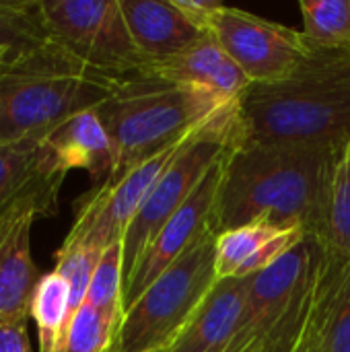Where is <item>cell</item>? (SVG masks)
<instances>
[{
	"mask_svg": "<svg viewBox=\"0 0 350 352\" xmlns=\"http://www.w3.org/2000/svg\"><path fill=\"white\" fill-rule=\"evenodd\" d=\"M347 151L241 142L227 155L212 231L266 223L324 243L336 167Z\"/></svg>",
	"mask_w": 350,
	"mask_h": 352,
	"instance_id": "obj_1",
	"label": "cell"
},
{
	"mask_svg": "<svg viewBox=\"0 0 350 352\" xmlns=\"http://www.w3.org/2000/svg\"><path fill=\"white\" fill-rule=\"evenodd\" d=\"M243 142L347 151L350 144V52L309 54L285 80L250 85L239 99Z\"/></svg>",
	"mask_w": 350,
	"mask_h": 352,
	"instance_id": "obj_2",
	"label": "cell"
},
{
	"mask_svg": "<svg viewBox=\"0 0 350 352\" xmlns=\"http://www.w3.org/2000/svg\"><path fill=\"white\" fill-rule=\"evenodd\" d=\"M116 85L52 37L10 56L0 68V142L45 138L72 116L97 109Z\"/></svg>",
	"mask_w": 350,
	"mask_h": 352,
	"instance_id": "obj_3",
	"label": "cell"
},
{
	"mask_svg": "<svg viewBox=\"0 0 350 352\" xmlns=\"http://www.w3.org/2000/svg\"><path fill=\"white\" fill-rule=\"evenodd\" d=\"M229 103L233 101H225L210 91L151 74L120 78L113 93L97 107L118 155L109 182L186 140Z\"/></svg>",
	"mask_w": 350,
	"mask_h": 352,
	"instance_id": "obj_4",
	"label": "cell"
},
{
	"mask_svg": "<svg viewBox=\"0 0 350 352\" xmlns=\"http://www.w3.org/2000/svg\"><path fill=\"white\" fill-rule=\"evenodd\" d=\"M330 250L303 237L285 258L250 276L248 297L225 352H297L324 295Z\"/></svg>",
	"mask_w": 350,
	"mask_h": 352,
	"instance_id": "obj_5",
	"label": "cell"
},
{
	"mask_svg": "<svg viewBox=\"0 0 350 352\" xmlns=\"http://www.w3.org/2000/svg\"><path fill=\"white\" fill-rule=\"evenodd\" d=\"M215 248L217 233H208L171 268H167L124 311L109 352L169 349L219 280Z\"/></svg>",
	"mask_w": 350,
	"mask_h": 352,
	"instance_id": "obj_6",
	"label": "cell"
},
{
	"mask_svg": "<svg viewBox=\"0 0 350 352\" xmlns=\"http://www.w3.org/2000/svg\"><path fill=\"white\" fill-rule=\"evenodd\" d=\"M64 177L47 165L0 204V324L29 320L31 297L41 278L31 256V227L56 212Z\"/></svg>",
	"mask_w": 350,
	"mask_h": 352,
	"instance_id": "obj_7",
	"label": "cell"
},
{
	"mask_svg": "<svg viewBox=\"0 0 350 352\" xmlns=\"http://www.w3.org/2000/svg\"><path fill=\"white\" fill-rule=\"evenodd\" d=\"M41 4L50 37L91 70L120 80L144 66L120 0H41Z\"/></svg>",
	"mask_w": 350,
	"mask_h": 352,
	"instance_id": "obj_8",
	"label": "cell"
},
{
	"mask_svg": "<svg viewBox=\"0 0 350 352\" xmlns=\"http://www.w3.org/2000/svg\"><path fill=\"white\" fill-rule=\"evenodd\" d=\"M208 31L252 85L285 80L309 54L303 31L233 6H225Z\"/></svg>",
	"mask_w": 350,
	"mask_h": 352,
	"instance_id": "obj_9",
	"label": "cell"
},
{
	"mask_svg": "<svg viewBox=\"0 0 350 352\" xmlns=\"http://www.w3.org/2000/svg\"><path fill=\"white\" fill-rule=\"evenodd\" d=\"M188 138L136 165L120 179H111L85 194L76 206V217L66 239L95 248L99 252H105L109 245L120 243L144 198L149 196L161 173L184 148Z\"/></svg>",
	"mask_w": 350,
	"mask_h": 352,
	"instance_id": "obj_10",
	"label": "cell"
},
{
	"mask_svg": "<svg viewBox=\"0 0 350 352\" xmlns=\"http://www.w3.org/2000/svg\"><path fill=\"white\" fill-rule=\"evenodd\" d=\"M237 146V144H235ZM231 151V148H229ZM229 151L208 169L192 196L177 208V212L161 227L155 239L149 243L132 274L124 285V311L184 254H188L202 237L212 231V219L217 200L221 194L225 165Z\"/></svg>",
	"mask_w": 350,
	"mask_h": 352,
	"instance_id": "obj_11",
	"label": "cell"
},
{
	"mask_svg": "<svg viewBox=\"0 0 350 352\" xmlns=\"http://www.w3.org/2000/svg\"><path fill=\"white\" fill-rule=\"evenodd\" d=\"M138 74L204 89L225 101H239L252 85L210 31L173 56L146 62Z\"/></svg>",
	"mask_w": 350,
	"mask_h": 352,
	"instance_id": "obj_12",
	"label": "cell"
},
{
	"mask_svg": "<svg viewBox=\"0 0 350 352\" xmlns=\"http://www.w3.org/2000/svg\"><path fill=\"white\" fill-rule=\"evenodd\" d=\"M43 148L60 173L83 169L95 182V188L109 182L118 165L116 146L97 109L80 111L60 124L45 136Z\"/></svg>",
	"mask_w": 350,
	"mask_h": 352,
	"instance_id": "obj_13",
	"label": "cell"
},
{
	"mask_svg": "<svg viewBox=\"0 0 350 352\" xmlns=\"http://www.w3.org/2000/svg\"><path fill=\"white\" fill-rule=\"evenodd\" d=\"M248 278H221L177 334L169 352H225L241 318Z\"/></svg>",
	"mask_w": 350,
	"mask_h": 352,
	"instance_id": "obj_14",
	"label": "cell"
},
{
	"mask_svg": "<svg viewBox=\"0 0 350 352\" xmlns=\"http://www.w3.org/2000/svg\"><path fill=\"white\" fill-rule=\"evenodd\" d=\"M120 6L144 64L182 52L206 33L173 0H120Z\"/></svg>",
	"mask_w": 350,
	"mask_h": 352,
	"instance_id": "obj_15",
	"label": "cell"
},
{
	"mask_svg": "<svg viewBox=\"0 0 350 352\" xmlns=\"http://www.w3.org/2000/svg\"><path fill=\"white\" fill-rule=\"evenodd\" d=\"M29 318L37 328L39 352H58L70 314V287L56 270L41 274L29 305Z\"/></svg>",
	"mask_w": 350,
	"mask_h": 352,
	"instance_id": "obj_16",
	"label": "cell"
},
{
	"mask_svg": "<svg viewBox=\"0 0 350 352\" xmlns=\"http://www.w3.org/2000/svg\"><path fill=\"white\" fill-rule=\"evenodd\" d=\"M320 336L324 352H350V262L332 252L322 301Z\"/></svg>",
	"mask_w": 350,
	"mask_h": 352,
	"instance_id": "obj_17",
	"label": "cell"
},
{
	"mask_svg": "<svg viewBox=\"0 0 350 352\" xmlns=\"http://www.w3.org/2000/svg\"><path fill=\"white\" fill-rule=\"evenodd\" d=\"M299 8L311 47L350 52V0H301Z\"/></svg>",
	"mask_w": 350,
	"mask_h": 352,
	"instance_id": "obj_18",
	"label": "cell"
},
{
	"mask_svg": "<svg viewBox=\"0 0 350 352\" xmlns=\"http://www.w3.org/2000/svg\"><path fill=\"white\" fill-rule=\"evenodd\" d=\"M47 39L41 0H0V47L8 58Z\"/></svg>",
	"mask_w": 350,
	"mask_h": 352,
	"instance_id": "obj_19",
	"label": "cell"
},
{
	"mask_svg": "<svg viewBox=\"0 0 350 352\" xmlns=\"http://www.w3.org/2000/svg\"><path fill=\"white\" fill-rule=\"evenodd\" d=\"M43 140L45 138H27L10 144L0 142V204L23 190L35 173L52 165Z\"/></svg>",
	"mask_w": 350,
	"mask_h": 352,
	"instance_id": "obj_20",
	"label": "cell"
},
{
	"mask_svg": "<svg viewBox=\"0 0 350 352\" xmlns=\"http://www.w3.org/2000/svg\"><path fill=\"white\" fill-rule=\"evenodd\" d=\"M285 229H276L266 223H254L245 227H237L217 235L215 248V264L217 278H235L239 268L276 233Z\"/></svg>",
	"mask_w": 350,
	"mask_h": 352,
	"instance_id": "obj_21",
	"label": "cell"
},
{
	"mask_svg": "<svg viewBox=\"0 0 350 352\" xmlns=\"http://www.w3.org/2000/svg\"><path fill=\"white\" fill-rule=\"evenodd\" d=\"M89 305H93L95 309H99L101 314L120 320L124 318V250H122V241L109 245L89 285V293H87V301Z\"/></svg>",
	"mask_w": 350,
	"mask_h": 352,
	"instance_id": "obj_22",
	"label": "cell"
},
{
	"mask_svg": "<svg viewBox=\"0 0 350 352\" xmlns=\"http://www.w3.org/2000/svg\"><path fill=\"white\" fill-rule=\"evenodd\" d=\"M120 320L85 303L68 322L58 352H109Z\"/></svg>",
	"mask_w": 350,
	"mask_h": 352,
	"instance_id": "obj_23",
	"label": "cell"
},
{
	"mask_svg": "<svg viewBox=\"0 0 350 352\" xmlns=\"http://www.w3.org/2000/svg\"><path fill=\"white\" fill-rule=\"evenodd\" d=\"M324 245L338 258L350 262V157L344 153L334 175Z\"/></svg>",
	"mask_w": 350,
	"mask_h": 352,
	"instance_id": "obj_24",
	"label": "cell"
},
{
	"mask_svg": "<svg viewBox=\"0 0 350 352\" xmlns=\"http://www.w3.org/2000/svg\"><path fill=\"white\" fill-rule=\"evenodd\" d=\"M103 252L74 243L64 239L60 250L56 252V266L54 270L64 276V280L70 287V314L74 316L87 301L89 285L93 278V272L101 260Z\"/></svg>",
	"mask_w": 350,
	"mask_h": 352,
	"instance_id": "obj_25",
	"label": "cell"
},
{
	"mask_svg": "<svg viewBox=\"0 0 350 352\" xmlns=\"http://www.w3.org/2000/svg\"><path fill=\"white\" fill-rule=\"evenodd\" d=\"M173 4L184 12L188 21H192L202 31H208L212 19L225 8L223 2H215V0H173Z\"/></svg>",
	"mask_w": 350,
	"mask_h": 352,
	"instance_id": "obj_26",
	"label": "cell"
},
{
	"mask_svg": "<svg viewBox=\"0 0 350 352\" xmlns=\"http://www.w3.org/2000/svg\"><path fill=\"white\" fill-rule=\"evenodd\" d=\"M0 352H35L29 338V320L0 324Z\"/></svg>",
	"mask_w": 350,
	"mask_h": 352,
	"instance_id": "obj_27",
	"label": "cell"
},
{
	"mask_svg": "<svg viewBox=\"0 0 350 352\" xmlns=\"http://www.w3.org/2000/svg\"><path fill=\"white\" fill-rule=\"evenodd\" d=\"M328 274V272H326ZM324 289H326V283H324ZM322 301H324V295H322ZM320 318H322V303H320V311H318V318L309 330V334L305 336V340L301 342V346L297 349V352H324L322 346V336H320Z\"/></svg>",
	"mask_w": 350,
	"mask_h": 352,
	"instance_id": "obj_28",
	"label": "cell"
},
{
	"mask_svg": "<svg viewBox=\"0 0 350 352\" xmlns=\"http://www.w3.org/2000/svg\"><path fill=\"white\" fill-rule=\"evenodd\" d=\"M6 58H8V52L0 47V68L4 66V62H6Z\"/></svg>",
	"mask_w": 350,
	"mask_h": 352,
	"instance_id": "obj_29",
	"label": "cell"
},
{
	"mask_svg": "<svg viewBox=\"0 0 350 352\" xmlns=\"http://www.w3.org/2000/svg\"><path fill=\"white\" fill-rule=\"evenodd\" d=\"M153 352H169V349H161V351H153Z\"/></svg>",
	"mask_w": 350,
	"mask_h": 352,
	"instance_id": "obj_30",
	"label": "cell"
},
{
	"mask_svg": "<svg viewBox=\"0 0 350 352\" xmlns=\"http://www.w3.org/2000/svg\"><path fill=\"white\" fill-rule=\"evenodd\" d=\"M347 155H349V157H350V144H349V148H347Z\"/></svg>",
	"mask_w": 350,
	"mask_h": 352,
	"instance_id": "obj_31",
	"label": "cell"
}]
</instances>
